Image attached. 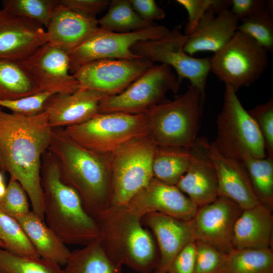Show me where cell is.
I'll use <instances>...</instances> for the list:
<instances>
[{"instance_id":"33","label":"cell","mask_w":273,"mask_h":273,"mask_svg":"<svg viewBox=\"0 0 273 273\" xmlns=\"http://www.w3.org/2000/svg\"><path fill=\"white\" fill-rule=\"evenodd\" d=\"M0 270L3 273H64L61 265L52 260L19 256L2 248Z\"/></svg>"},{"instance_id":"29","label":"cell","mask_w":273,"mask_h":273,"mask_svg":"<svg viewBox=\"0 0 273 273\" xmlns=\"http://www.w3.org/2000/svg\"><path fill=\"white\" fill-rule=\"evenodd\" d=\"M221 273H273L272 249H232Z\"/></svg>"},{"instance_id":"25","label":"cell","mask_w":273,"mask_h":273,"mask_svg":"<svg viewBox=\"0 0 273 273\" xmlns=\"http://www.w3.org/2000/svg\"><path fill=\"white\" fill-rule=\"evenodd\" d=\"M40 257L65 265L71 252L32 210L16 219Z\"/></svg>"},{"instance_id":"47","label":"cell","mask_w":273,"mask_h":273,"mask_svg":"<svg viewBox=\"0 0 273 273\" xmlns=\"http://www.w3.org/2000/svg\"><path fill=\"white\" fill-rule=\"evenodd\" d=\"M0 273H3V272L0 270Z\"/></svg>"},{"instance_id":"32","label":"cell","mask_w":273,"mask_h":273,"mask_svg":"<svg viewBox=\"0 0 273 273\" xmlns=\"http://www.w3.org/2000/svg\"><path fill=\"white\" fill-rule=\"evenodd\" d=\"M273 2L265 9L242 19L239 31L254 39L267 52H273Z\"/></svg>"},{"instance_id":"16","label":"cell","mask_w":273,"mask_h":273,"mask_svg":"<svg viewBox=\"0 0 273 273\" xmlns=\"http://www.w3.org/2000/svg\"><path fill=\"white\" fill-rule=\"evenodd\" d=\"M142 217L158 212L185 221L191 220L198 207L175 185L153 177L126 206Z\"/></svg>"},{"instance_id":"17","label":"cell","mask_w":273,"mask_h":273,"mask_svg":"<svg viewBox=\"0 0 273 273\" xmlns=\"http://www.w3.org/2000/svg\"><path fill=\"white\" fill-rule=\"evenodd\" d=\"M48 42L41 25L0 9V59L22 61Z\"/></svg>"},{"instance_id":"44","label":"cell","mask_w":273,"mask_h":273,"mask_svg":"<svg viewBox=\"0 0 273 273\" xmlns=\"http://www.w3.org/2000/svg\"><path fill=\"white\" fill-rule=\"evenodd\" d=\"M134 10L145 21L152 23L156 20L163 19L164 10L154 0H129Z\"/></svg>"},{"instance_id":"2","label":"cell","mask_w":273,"mask_h":273,"mask_svg":"<svg viewBox=\"0 0 273 273\" xmlns=\"http://www.w3.org/2000/svg\"><path fill=\"white\" fill-rule=\"evenodd\" d=\"M48 151L57 162L60 180L77 193L89 215L94 218L111 206V155L84 149L63 128H53Z\"/></svg>"},{"instance_id":"41","label":"cell","mask_w":273,"mask_h":273,"mask_svg":"<svg viewBox=\"0 0 273 273\" xmlns=\"http://www.w3.org/2000/svg\"><path fill=\"white\" fill-rule=\"evenodd\" d=\"M195 240L187 244L175 256L167 273H195Z\"/></svg>"},{"instance_id":"40","label":"cell","mask_w":273,"mask_h":273,"mask_svg":"<svg viewBox=\"0 0 273 273\" xmlns=\"http://www.w3.org/2000/svg\"><path fill=\"white\" fill-rule=\"evenodd\" d=\"M262 136L267 156L273 157V99L248 111Z\"/></svg>"},{"instance_id":"18","label":"cell","mask_w":273,"mask_h":273,"mask_svg":"<svg viewBox=\"0 0 273 273\" xmlns=\"http://www.w3.org/2000/svg\"><path fill=\"white\" fill-rule=\"evenodd\" d=\"M205 141V138H198L191 148L189 166L176 185L198 207L218 197L217 174L208 154Z\"/></svg>"},{"instance_id":"7","label":"cell","mask_w":273,"mask_h":273,"mask_svg":"<svg viewBox=\"0 0 273 273\" xmlns=\"http://www.w3.org/2000/svg\"><path fill=\"white\" fill-rule=\"evenodd\" d=\"M217 135L212 144L226 156L239 161L244 155L263 158L264 141L253 118L242 105L233 87L225 84L221 110L217 116Z\"/></svg>"},{"instance_id":"12","label":"cell","mask_w":273,"mask_h":273,"mask_svg":"<svg viewBox=\"0 0 273 273\" xmlns=\"http://www.w3.org/2000/svg\"><path fill=\"white\" fill-rule=\"evenodd\" d=\"M170 32L163 25H152L138 30L119 33L99 28L68 53L70 70L73 74L89 63L102 59L139 60L132 47L140 41L161 39Z\"/></svg>"},{"instance_id":"39","label":"cell","mask_w":273,"mask_h":273,"mask_svg":"<svg viewBox=\"0 0 273 273\" xmlns=\"http://www.w3.org/2000/svg\"><path fill=\"white\" fill-rule=\"evenodd\" d=\"M55 94L39 92L16 100L0 101V107L7 108L12 113L24 116H31L45 111L50 98Z\"/></svg>"},{"instance_id":"38","label":"cell","mask_w":273,"mask_h":273,"mask_svg":"<svg viewBox=\"0 0 273 273\" xmlns=\"http://www.w3.org/2000/svg\"><path fill=\"white\" fill-rule=\"evenodd\" d=\"M195 244V273H221L227 254L202 241L196 240Z\"/></svg>"},{"instance_id":"5","label":"cell","mask_w":273,"mask_h":273,"mask_svg":"<svg viewBox=\"0 0 273 273\" xmlns=\"http://www.w3.org/2000/svg\"><path fill=\"white\" fill-rule=\"evenodd\" d=\"M205 99L190 85L172 101L159 104L146 112L149 136L157 146L191 148L198 137Z\"/></svg>"},{"instance_id":"15","label":"cell","mask_w":273,"mask_h":273,"mask_svg":"<svg viewBox=\"0 0 273 273\" xmlns=\"http://www.w3.org/2000/svg\"><path fill=\"white\" fill-rule=\"evenodd\" d=\"M237 204L223 196L198 207L190 220L195 240L215 246L225 254L232 249L235 222L243 211Z\"/></svg>"},{"instance_id":"27","label":"cell","mask_w":273,"mask_h":273,"mask_svg":"<svg viewBox=\"0 0 273 273\" xmlns=\"http://www.w3.org/2000/svg\"><path fill=\"white\" fill-rule=\"evenodd\" d=\"M39 92L21 61L0 59V101L16 100Z\"/></svg>"},{"instance_id":"14","label":"cell","mask_w":273,"mask_h":273,"mask_svg":"<svg viewBox=\"0 0 273 273\" xmlns=\"http://www.w3.org/2000/svg\"><path fill=\"white\" fill-rule=\"evenodd\" d=\"M21 62L40 92L68 94L80 88L70 72L68 53L60 48L47 42Z\"/></svg>"},{"instance_id":"30","label":"cell","mask_w":273,"mask_h":273,"mask_svg":"<svg viewBox=\"0 0 273 273\" xmlns=\"http://www.w3.org/2000/svg\"><path fill=\"white\" fill-rule=\"evenodd\" d=\"M249 177L259 202L271 210L273 207V157L257 158L245 155L240 161Z\"/></svg>"},{"instance_id":"1","label":"cell","mask_w":273,"mask_h":273,"mask_svg":"<svg viewBox=\"0 0 273 273\" xmlns=\"http://www.w3.org/2000/svg\"><path fill=\"white\" fill-rule=\"evenodd\" d=\"M52 131L45 111L24 116L0 107V171L20 183L30 199L32 211L43 221L41 160L49 149Z\"/></svg>"},{"instance_id":"13","label":"cell","mask_w":273,"mask_h":273,"mask_svg":"<svg viewBox=\"0 0 273 273\" xmlns=\"http://www.w3.org/2000/svg\"><path fill=\"white\" fill-rule=\"evenodd\" d=\"M154 64L145 59H102L86 64L73 75L80 87L107 96L120 94Z\"/></svg>"},{"instance_id":"21","label":"cell","mask_w":273,"mask_h":273,"mask_svg":"<svg viewBox=\"0 0 273 273\" xmlns=\"http://www.w3.org/2000/svg\"><path fill=\"white\" fill-rule=\"evenodd\" d=\"M106 96L81 87L72 94L53 95L45 109L50 126L66 127L87 121L99 113L100 103Z\"/></svg>"},{"instance_id":"34","label":"cell","mask_w":273,"mask_h":273,"mask_svg":"<svg viewBox=\"0 0 273 273\" xmlns=\"http://www.w3.org/2000/svg\"><path fill=\"white\" fill-rule=\"evenodd\" d=\"M0 241L7 251L19 256L40 257L20 223L0 211Z\"/></svg>"},{"instance_id":"10","label":"cell","mask_w":273,"mask_h":273,"mask_svg":"<svg viewBox=\"0 0 273 273\" xmlns=\"http://www.w3.org/2000/svg\"><path fill=\"white\" fill-rule=\"evenodd\" d=\"M180 84L170 67L153 64L120 94L105 96L100 103L99 113H146L166 101L168 92L177 93Z\"/></svg>"},{"instance_id":"22","label":"cell","mask_w":273,"mask_h":273,"mask_svg":"<svg viewBox=\"0 0 273 273\" xmlns=\"http://www.w3.org/2000/svg\"><path fill=\"white\" fill-rule=\"evenodd\" d=\"M239 20L230 9L217 14L208 10L200 20L194 32L188 36L184 51L190 56L200 52L216 53L233 37L237 31Z\"/></svg>"},{"instance_id":"6","label":"cell","mask_w":273,"mask_h":273,"mask_svg":"<svg viewBox=\"0 0 273 273\" xmlns=\"http://www.w3.org/2000/svg\"><path fill=\"white\" fill-rule=\"evenodd\" d=\"M64 129L82 147L107 156L133 141L149 135V123L146 113H98L83 123Z\"/></svg>"},{"instance_id":"46","label":"cell","mask_w":273,"mask_h":273,"mask_svg":"<svg viewBox=\"0 0 273 273\" xmlns=\"http://www.w3.org/2000/svg\"><path fill=\"white\" fill-rule=\"evenodd\" d=\"M0 248L6 249L5 245L1 241H0Z\"/></svg>"},{"instance_id":"24","label":"cell","mask_w":273,"mask_h":273,"mask_svg":"<svg viewBox=\"0 0 273 273\" xmlns=\"http://www.w3.org/2000/svg\"><path fill=\"white\" fill-rule=\"evenodd\" d=\"M272 210L259 203L243 210L233 230V249H271L273 233Z\"/></svg>"},{"instance_id":"26","label":"cell","mask_w":273,"mask_h":273,"mask_svg":"<svg viewBox=\"0 0 273 273\" xmlns=\"http://www.w3.org/2000/svg\"><path fill=\"white\" fill-rule=\"evenodd\" d=\"M103 249L99 236L80 249L71 252L64 273H121Z\"/></svg>"},{"instance_id":"20","label":"cell","mask_w":273,"mask_h":273,"mask_svg":"<svg viewBox=\"0 0 273 273\" xmlns=\"http://www.w3.org/2000/svg\"><path fill=\"white\" fill-rule=\"evenodd\" d=\"M205 145L217 174L218 196L232 200L243 210L260 203L244 166L217 150L207 139Z\"/></svg>"},{"instance_id":"43","label":"cell","mask_w":273,"mask_h":273,"mask_svg":"<svg viewBox=\"0 0 273 273\" xmlns=\"http://www.w3.org/2000/svg\"><path fill=\"white\" fill-rule=\"evenodd\" d=\"M270 2L264 0H232L230 10L240 21L265 9Z\"/></svg>"},{"instance_id":"23","label":"cell","mask_w":273,"mask_h":273,"mask_svg":"<svg viewBox=\"0 0 273 273\" xmlns=\"http://www.w3.org/2000/svg\"><path fill=\"white\" fill-rule=\"evenodd\" d=\"M99 28L97 18L76 13L59 3L47 27L48 42L69 53Z\"/></svg>"},{"instance_id":"35","label":"cell","mask_w":273,"mask_h":273,"mask_svg":"<svg viewBox=\"0 0 273 273\" xmlns=\"http://www.w3.org/2000/svg\"><path fill=\"white\" fill-rule=\"evenodd\" d=\"M59 0H4L3 9L12 14L34 20L47 27Z\"/></svg>"},{"instance_id":"42","label":"cell","mask_w":273,"mask_h":273,"mask_svg":"<svg viewBox=\"0 0 273 273\" xmlns=\"http://www.w3.org/2000/svg\"><path fill=\"white\" fill-rule=\"evenodd\" d=\"M59 3L82 15L96 18V15L109 6L107 0H59Z\"/></svg>"},{"instance_id":"37","label":"cell","mask_w":273,"mask_h":273,"mask_svg":"<svg viewBox=\"0 0 273 273\" xmlns=\"http://www.w3.org/2000/svg\"><path fill=\"white\" fill-rule=\"evenodd\" d=\"M27 195L17 181L10 178L6 192L0 198V211L15 219L28 213Z\"/></svg>"},{"instance_id":"3","label":"cell","mask_w":273,"mask_h":273,"mask_svg":"<svg viewBox=\"0 0 273 273\" xmlns=\"http://www.w3.org/2000/svg\"><path fill=\"white\" fill-rule=\"evenodd\" d=\"M141 218L126 206H111L94 219L102 247L113 262L139 273H152L159 262V251Z\"/></svg>"},{"instance_id":"45","label":"cell","mask_w":273,"mask_h":273,"mask_svg":"<svg viewBox=\"0 0 273 273\" xmlns=\"http://www.w3.org/2000/svg\"><path fill=\"white\" fill-rule=\"evenodd\" d=\"M3 183H5L4 177L3 172L0 171V184Z\"/></svg>"},{"instance_id":"28","label":"cell","mask_w":273,"mask_h":273,"mask_svg":"<svg viewBox=\"0 0 273 273\" xmlns=\"http://www.w3.org/2000/svg\"><path fill=\"white\" fill-rule=\"evenodd\" d=\"M190 149L157 146L152 162L153 177L176 186L189 166Z\"/></svg>"},{"instance_id":"9","label":"cell","mask_w":273,"mask_h":273,"mask_svg":"<svg viewBox=\"0 0 273 273\" xmlns=\"http://www.w3.org/2000/svg\"><path fill=\"white\" fill-rule=\"evenodd\" d=\"M268 52L247 35L237 31L210 58V71L236 93L258 80L267 67Z\"/></svg>"},{"instance_id":"19","label":"cell","mask_w":273,"mask_h":273,"mask_svg":"<svg viewBox=\"0 0 273 273\" xmlns=\"http://www.w3.org/2000/svg\"><path fill=\"white\" fill-rule=\"evenodd\" d=\"M141 222L153 234L159 251V262L152 273H167L177 253L189 242L195 240L190 220L151 212L143 216Z\"/></svg>"},{"instance_id":"36","label":"cell","mask_w":273,"mask_h":273,"mask_svg":"<svg viewBox=\"0 0 273 273\" xmlns=\"http://www.w3.org/2000/svg\"><path fill=\"white\" fill-rule=\"evenodd\" d=\"M188 14V21L185 25V34L190 35L196 28L200 20L205 13L213 8L216 14L224 9H229L232 0H177Z\"/></svg>"},{"instance_id":"31","label":"cell","mask_w":273,"mask_h":273,"mask_svg":"<svg viewBox=\"0 0 273 273\" xmlns=\"http://www.w3.org/2000/svg\"><path fill=\"white\" fill-rule=\"evenodd\" d=\"M99 27L112 32L126 33L152 25L134 10L129 0H113L106 14L98 19Z\"/></svg>"},{"instance_id":"4","label":"cell","mask_w":273,"mask_h":273,"mask_svg":"<svg viewBox=\"0 0 273 273\" xmlns=\"http://www.w3.org/2000/svg\"><path fill=\"white\" fill-rule=\"evenodd\" d=\"M41 185L47 225L64 244L84 246L99 236L77 193L60 180L57 162L48 150L42 157Z\"/></svg>"},{"instance_id":"11","label":"cell","mask_w":273,"mask_h":273,"mask_svg":"<svg viewBox=\"0 0 273 273\" xmlns=\"http://www.w3.org/2000/svg\"><path fill=\"white\" fill-rule=\"evenodd\" d=\"M181 25L175 26L164 37L140 41L131 48L132 52L152 63L166 64L175 70L178 80L188 79L205 100V88L210 71V58H195L184 51L188 36L181 31Z\"/></svg>"},{"instance_id":"8","label":"cell","mask_w":273,"mask_h":273,"mask_svg":"<svg viewBox=\"0 0 273 273\" xmlns=\"http://www.w3.org/2000/svg\"><path fill=\"white\" fill-rule=\"evenodd\" d=\"M157 147L149 135L111 155V206H126L153 178L152 162Z\"/></svg>"}]
</instances>
